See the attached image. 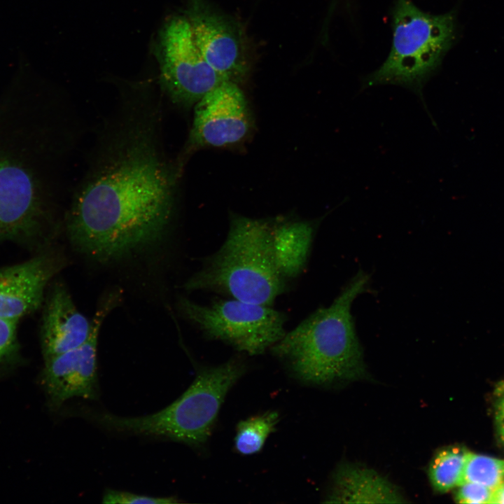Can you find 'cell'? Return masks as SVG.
<instances>
[{
    "mask_svg": "<svg viewBox=\"0 0 504 504\" xmlns=\"http://www.w3.org/2000/svg\"><path fill=\"white\" fill-rule=\"evenodd\" d=\"M127 141L76 196L67 235L101 263L126 260L162 240L173 211L169 173L146 135Z\"/></svg>",
    "mask_w": 504,
    "mask_h": 504,
    "instance_id": "cell-1",
    "label": "cell"
},
{
    "mask_svg": "<svg viewBox=\"0 0 504 504\" xmlns=\"http://www.w3.org/2000/svg\"><path fill=\"white\" fill-rule=\"evenodd\" d=\"M38 101L22 78L0 96V241H38L52 225L47 133Z\"/></svg>",
    "mask_w": 504,
    "mask_h": 504,
    "instance_id": "cell-2",
    "label": "cell"
},
{
    "mask_svg": "<svg viewBox=\"0 0 504 504\" xmlns=\"http://www.w3.org/2000/svg\"><path fill=\"white\" fill-rule=\"evenodd\" d=\"M368 281V275L360 271L329 307L317 309L271 347L298 379L322 384L364 374L350 311Z\"/></svg>",
    "mask_w": 504,
    "mask_h": 504,
    "instance_id": "cell-3",
    "label": "cell"
},
{
    "mask_svg": "<svg viewBox=\"0 0 504 504\" xmlns=\"http://www.w3.org/2000/svg\"><path fill=\"white\" fill-rule=\"evenodd\" d=\"M273 224L234 216L223 245L183 284L187 290L213 291L271 306L286 288L272 246Z\"/></svg>",
    "mask_w": 504,
    "mask_h": 504,
    "instance_id": "cell-4",
    "label": "cell"
},
{
    "mask_svg": "<svg viewBox=\"0 0 504 504\" xmlns=\"http://www.w3.org/2000/svg\"><path fill=\"white\" fill-rule=\"evenodd\" d=\"M244 371V365L235 358L202 369L179 398L151 414L125 417L107 412H89L86 415L108 430L200 446L210 437L227 392Z\"/></svg>",
    "mask_w": 504,
    "mask_h": 504,
    "instance_id": "cell-5",
    "label": "cell"
},
{
    "mask_svg": "<svg viewBox=\"0 0 504 504\" xmlns=\"http://www.w3.org/2000/svg\"><path fill=\"white\" fill-rule=\"evenodd\" d=\"M392 22L389 54L377 69L363 78L361 89L396 85L412 90L437 127L422 91L453 43L454 14L433 15L421 10L411 0H396Z\"/></svg>",
    "mask_w": 504,
    "mask_h": 504,
    "instance_id": "cell-6",
    "label": "cell"
},
{
    "mask_svg": "<svg viewBox=\"0 0 504 504\" xmlns=\"http://www.w3.org/2000/svg\"><path fill=\"white\" fill-rule=\"evenodd\" d=\"M176 306L181 315L207 337L250 356L264 353L286 332V315L271 306L232 298L201 304L185 297L178 298Z\"/></svg>",
    "mask_w": 504,
    "mask_h": 504,
    "instance_id": "cell-7",
    "label": "cell"
},
{
    "mask_svg": "<svg viewBox=\"0 0 504 504\" xmlns=\"http://www.w3.org/2000/svg\"><path fill=\"white\" fill-rule=\"evenodd\" d=\"M160 81L171 99L182 106L195 105L224 79L206 61L186 15H174L163 24L155 46Z\"/></svg>",
    "mask_w": 504,
    "mask_h": 504,
    "instance_id": "cell-8",
    "label": "cell"
},
{
    "mask_svg": "<svg viewBox=\"0 0 504 504\" xmlns=\"http://www.w3.org/2000/svg\"><path fill=\"white\" fill-rule=\"evenodd\" d=\"M117 293L105 296L92 319V330L80 346L44 360L42 385L50 409L57 410L68 400L98 397L97 344L102 326L118 302Z\"/></svg>",
    "mask_w": 504,
    "mask_h": 504,
    "instance_id": "cell-9",
    "label": "cell"
},
{
    "mask_svg": "<svg viewBox=\"0 0 504 504\" xmlns=\"http://www.w3.org/2000/svg\"><path fill=\"white\" fill-rule=\"evenodd\" d=\"M185 15L206 61L224 79L240 82L249 66L238 24L207 0H188Z\"/></svg>",
    "mask_w": 504,
    "mask_h": 504,
    "instance_id": "cell-10",
    "label": "cell"
},
{
    "mask_svg": "<svg viewBox=\"0 0 504 504\" xmlns=\"http://www.w3.org/2000/svg\"><path fill=\"white\" fill-rule=\"evenodd\" d=\"M251 115L237 83L224 80L195 104L190 141L195 146L236 144L248 134Z\"/></svg>",
    "mask_w": 504,
    "mask_h": 504,
    "instance_id": "cell-11",
    "label": "cell"
},
{
    "mask_svg": "<svg viewBox=\"0 0 504 504\" xmlns=\"http://www.w3.org/2000/svg\"><path fill=\"white\" fill-rule=\"evenodd\" d=\"M64 263L59 254L43 252L1 267L0 317L20 321L41 307L47 286Z\"/></svg>",
    "mask_w": 504,
    "mask_h": 504,
    "instance_id": "cell-12",
    "label": "cell"
},
{
    "mask_svg": "<svg viewBox=\"0 0 504 504\" xmlns=\"http://www.w3.org/2000/svg\"><path fill=\"white\" fill-rule=\"evenodd\" d=\"M43 305L40 340L44 360L74 349L88 340L92 320L78 309L64 284L52 285Z\"/></svg>",
    "mask_w": 504,
    "mask_h": 504,
    "instance_id": "cell-13",
    "label": "cell"
},
{
    "mask_svg": "<svg viewBox=\"0 0 504 504\" xmlns=\"http://www.w3.org/2000/svg\"><path fill=\"white\" fill-rule=\"evenodd\" d=\"M330 503H402L393 485L374 471L343 465L336 472Z\"/></svg>",
    "mask_w": 504,
    "mask_h": 504,
    "instance_id": "cell-14",
    "label": "cell"
},
{
    "mask_svg": "<svg viewBox=\"0 0 504 504\" xmlns=\"http://www.w3.org/2000/svg\"><path fill=\"white\" fill-rule=\"evenodd\" d=\"M314 225L309 221H286L273 225L272 246L277 267L286 279L304 269L311 248Z\"/></svg>",
    "mask_w": 504,
    "mask_h": 504,
    "instance_id": "cell-15",
    "label": "cell"
},
{
    "mask_svg": "<svg viewBox=\"0 0 504 504\" xmlns=\"http://www.w3.org/2000/svg\"><path fill=\"white\" fill-rule=\"evenodd\" d=\"M279 421L276 412H267L241 421L237 427L234 445L243 455L259 452Z\"/></svg>",
    "mask_w": 504,
    "mask_h": 504,
    "instance_id": "cell-16",
    "label": "cell"
},
{
    "mask_svg": "<svg viewBox=\"0 0 504 504\" xmlns=\"http://www.w3.org/2000/svg\"><path fill=\"white\" fill-rule=\"evenodd\" d=\"M467 452L465 449L452 447L441 450L434 457L428 476L436 491L444 493L459 485Z\"/></svg>",
    "mask_w": 504,
    "mask_h": 504,
    "instance_id": "cell-17",
    "label": "cell"
},
{
    "mask_svg": "<svg viewBox=\"0 0 504 504\" xmlns=\"http://www.w3.org/2000/svg\"><path fill=\"white\" fill-rule=\"evenodd\" d=\"M465 482L493 490L504 482V459L468 451L459 485Z\"/></svg>",
    "mask_w": 504,
    "mask_h": 504,
    "instance_id": "cell-18",
    "label": "cell"
},
{
    "mask_svg": "<svg viewBox=\"0 0 504 504\" xmlns=\"http://www.w3.org/2000/svg\"><path fill=\"white\" fill-rule=\"evenodd\" d=\"M18 320L0 317V374L18 362L20 346Z\"/></svg>",
    "mask_w": 504,
    "mask_h": 504,
    "instance_id": "cell-19",
    "label": "cell"
},
{
    "mask_svg": "<svg viewBox=\"0 0 504 504\" xmlns=\"http://www.w3.org/2000/svg\"><path fill=\"white\" fill-rule=\"evenodd\" d=\"M102 502L113 504H167L178 501L173 497H154L108 489L103 496Z\"/></svg>",
    "mask_w": 504,
    "mask_h": 504,
    "instance_id": "cell-20",
    "label": "cell"
},
{
    "mask_svg": "<svg viewBox=\"0 0 504 504\" xmlns=\"http://www.w3.org/2000/svg\"><path fill=\"white\" fill-rule=\"evenodd\" d=\"M458 487L455 495V499L458 503L465 504L490 503L491 489L472 482H465Z\"/></svg>",
    "mask_w": 504,
    "mask_h": 504,
    "instance_id": "cell-21",
    "label": "cell"
},
{
    "mask_svg": "<svg viewBox=\"0 0 504 504\" xmlns=\"http://www.w3.org/2000/svg\"><path fill=\"white\" fill-rule=\"evenodd\" d=\"M494 417L496 430L504 445V382L495 391Z\"/></svg>",
    "mask_w": 504,
    "mask_h": 504,
    "instance_id": "cell-22",
    "label": "cell"
},
{
    "mask_svg": "<svg viewBox=\"0 0 504 504\" xmlns=\"http://www.w3.org/2000/svg\"><path fill=\"white\" fill-rule=\"evenodd\" d=\"M490 503L504 504V482L492 490Z\"/></svg>",
    "mask_w": 504,
    "mask_h": 504,
    "instance_id": "cell-23",
    "label": "cell"
}]
</instances>
